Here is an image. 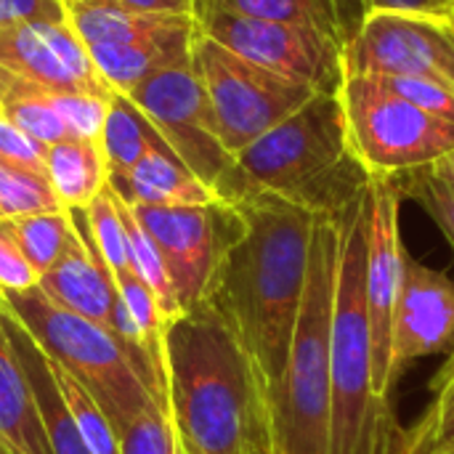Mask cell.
Returning a JSON list of instances; mask_svg holds the SVG:
<instances>
[{"mask_svg": "<svg viewBox=\"0 0 454 454\" xmlns=\"http://www.w3.org/2000/svg\"><path fill=\"white\" fill-rule=\"evenodd\" d=\"M120 454H181L176 431L162 407H146L120 434Z\"/></svg>", "mask_w": 454, "mask_h": 454, "instance_id": "33", "label": "cell"}, {"mask_svg": "<svg viewBox=\"0 0 454 454\" xmlns=\"http://www.w3.org/2000/svg\"><path fill=\"white\" fill-rule=\"evenodd\" d=\"M114 3L144 13H181V16H194V5H197V0H114Z\"/></svg>", "mask_w": 454, "mask_h": 454, "instance_id": "40", "label": "cell"}, {"mask_svg": "<svg viewBox=\"0 0 454 454\" xmlns=\"http://www.w3.org/2000/svg\"><path fill=\"white\" fill-rule=\"evenodd\" d=\"M128 98L154 122L173 154L205 181L221 202L234 205L245 194L237 157L226 152L215 112L192 64L165 69L144 80Z\"/></svg>", "mask_w": 454, "mask_h": 454, "instance_id": "9", "label": "cell"}, {"mask_svg": "<svg viewBox=\"0 0 454 454\" xmlns=\"http://www.w3.org/2000/svg\"><path fill=\"white\" fill-rule=\"evenodd\" d=\"M120 210H122L125 229H128L133 271H136V277L152 290V295L157 298V303H160L165 319L173 322V319L181 317L184 311H181V303H178L173 279H170V274H168V266H165V261H162V253H160V247L154 245V239L149 237V231L138 223V218L133 215L130 205H125V202L120 200Z\"/></svg>", "mask_w": 454, "mask_h": 454, "instance_id": "26", "label": "cell"}, {"mask_svg": "<svg viewBox=\"0 0 454 454\" xmlns=\"http://www.w3.org/2000/svg\"><path fill=\"white\" fill-rule=\"evenodd\" d=\"M51 101H53L56 112L64 117V122L74 138L101 141L112 98H101V96H90V93H51Z\"/></svg>", "mask_w": 454, "mask_h": 454, "instance_id": "34", "label": "cell"}, {"mask_svg": "<svg viewBox=\"0 0 454 454\" xmlns=\"http://www.w3.org/2000/svg\"><path fill=\"white\" fill-rule=\"evenodd\" d=\"M67 210L45 173L0 160V221Z\"/></svg>", "mask_w": 454, "mask_h": 454, "instance_id": "25", "label": "cell"}, {"mask_svg": "<svg viewBox=\"0 0 454 454\" xmlns=\"http://www.w3.org/2000/svg\"><path fill=\"white\" fill-rule=\"evenodd\" d=\"M402 197H412L444 231L454 250V181L447 178L436 165L415 168L394 176Z\"/></svg>", "mask_w": 454, "mask_h": 454, "instance_id": "30", "label": "cell"}, {"mask_svg": "<svg viewBox=\"0 0 454 454\" xmlns=\"http://www.w3.org/2000/svg\"><path fill=\"white\" fill-rule=\"evenodd\" d=\"M0 303L48 362L67 370L93 394L117 434L152 404L168 412V391L149 356L122 343L109 327L53 306L37 287L0 293Z\"/></svg>", "mask_w": 454, "mask_h": 454, "instance_id": "6", "label": "cell"}, {"mask_svg": "<svg viewBox=\"0 0 454 454\" xmlns=\"http://www.w3.org/2000/svg\"><path fill=\"white\" fill-rule=\"evenodd\" d=\"M165 380L181 454H242L269 423L253 362L207 303L168 322Z\"/></svg>", "mask_w": 454, "mask_h": 454, "instance_id": "2", "label": "cell"}, {"mask_svg": "<svg viewBox=\"0 0 454 454\" xmlns=\"http://www.w3.org/2000/svg\"><path fill=\"white\" fill-rule=\"evenodd\" d=\"M85 221H88L93 245L98 247L106 269L112 271V277H120L125 271H133V263H130V242H128L125 221H122V210H120V197L109 189V184L85 207Z\"/></svg>", "mask_w": 454, "mask_h": 454, "instance_id": "28", "label": "cell"}, {"mask_svg": "<svg viewBox=\"0 0 454 454\" xmlns=\"http://www.w3.org/2000/svg\"><path fill=\"white\" fill-rule=\"evenodd\" d=\"M64 21L67 8L64 0H0V27L19 21Z\"/></svg>", "mask_w": 454, "mask_h": 454, "instance_id": "39", "label": "cell"}, {"mask_svg": "<svg viewBox=\"0 0 454 454\" xmlns=\"http://www.w3.org/2000/svg\"><path fill=\"white\" fill-rule=\"evenodd\" d=\"M367 189L340 213V247L330 330L333 423L330 454L396 452L388 399L372 391V335L364 293Z\"/></svg>", "mask_w": 454, "mask_h": 454, "instance_id": "4", "label": "cell"}, {"mask_svg": "<svg viewBox=\"0 0 454 454\" xmlns=\"http://www.w3.org/2000/svg\"><path fill=\"white\" fill-rule=\"evenodd\" d=\"M0 444L16 454H51L29 380L13 348L0 306Z\"/></svg>", "mask_w": 454, "mask_h": 454, "instance_id": "20", "label": "cell"}, {"mask_svg": "<svg viewBox=\"0 0 454 454\" xmlns=\"http://www.w3.org/2000/svg\"><path fill=\"white\" fill-rule=\"evenodd\" d=\"M340 247V213L317 215L306 293L277 396L266 404L274 454H330V330Z\"/></svg>", "mask_w": 454, "mask_h": 454, "instance_id": "5", "label": "cell"}, {"mask_svg": "<svg viewBox=\"0 0 454 454\" xmlns=\"http://www.w3.org/2000/svg\"><path fill=\"white\" fill-rule=\"evenodd\" d=\"M388 454H407V447H404V450H396V452H388Z\"/></svg>", "mask_w": 454, "mask_h": 454, "instance_id": "44", "label": "cell"}, {"mask_svg": "<svg viewBox=\"0 0 454 454\" xmlns=\"http://www.w3.org/2000/svg\"><path fill=\"white\" fill-rule=\"evenodd\" d=\"M106 184L128 205L192 207L221 202L218 194L205 181H200L173 152H149L128 173L109 176Z\"/></svg>", "mask_w": 454, "mask_h": 454, "instance_id": "18", "label": "cell"}, {"mask_svg": "<svg viewBox=\"0 0 454 454\" xmlns=\"http://www.w3.org/2000/svg\"><path fill=\"white\" fill-rule=\"evenodd\" d=\"M436 402L407 439V454H444L454 442V356L436 380Z\"/></svg>", "mask_w": 454, "mask_h": 454, "instance_id": "32", "label": "cell"}, {"mask_svg": "<svg viewBox=\"0 0 454 454\" xmlns=\"http://www.w3.org/2000/svg\"><path fill=\"white\" fill-rule=\"evenodd\" d=\"M45 173L67 210L88 207L109 181L101 141L90 138H67L48 146Z\"/></svg>", "mask_w": 454, "mask_h": 454, "instance_id": "22", "label": "cell"}, {"mask_svg": "<svg viewBox=\"0 0 454 454\" xmlns=\"http://www.w3.org/2000/svg\"><path fill=\"white\" fill-rule=\"evenodd\" d=\"M8 93H90L117 90L96 69L88 45L64 21H19L0 27V96Z\"/></svg>", "mask_w": 454, "mask_h": 454, "instance_id": "13", "label": "cell"}, {"mask_svg": "<svg viewBox=\"0 0 454 454\" xmlns=\"http://www.w3.org/2000/svg\"><path fill=\"white\" fill-rule=\"evenodd\" d=\"M0 112L19 125L24 133H29L35 141L53 146L59 141L74 138L64 122V117L56 112L51 93H8L0 96Z\"/></svg>", "mask_w": 454, "mask_h": 454, "instance_id": "31", "label": "cell"}, {"mask_svg": "<svg viewBox=\"0 0 454 454\" xmlns=\"http://www.w3.org/2000/svg\"><path fill=\"white\" fill-rule=\"evenodd\" d=\"M436 168H439L447 178H452L454 181V152L452 154H447L444 160H439V162H436Z\"/></svg>", "mask_w": 454, "mask_h": 454, "instance_id": "42", "label": "cell"}, {"mask_svg": "<svg viewBox=\"0 0 454 454\" xmlns=\"http://www.w3.org/2000/svg\"><path fill=\"white\" fill-rule=\"evenodd\" d=\"M197 32L200 29L192 16L168 32H160L136 43H125V45H93L88 51H90L96 69L112 85V90L128 96L152 74L192 64V48H194Z\"/></svg>", "mask_w": 454, "mask_h": 454, "instance_id": "17", "label": "cell"}, {"mask_svg": "<svg viewBox=\"0 0 454 454\" xmlns=\"http://www.w3.org/2000/svg\"><path fill=\"white\" fill-rule=\"evenodd\" d=\"M343 74L418 77L454 90V19L407 11L364 16L343 45Z\"/></svg>", "mask_w": 454, "mask_h": 454, "instance_id": "11", "label": "cell"}, {"mask_svg": "<svg viewBox=\"0 0 454 454\" xmlns=\"http://www.w3.org/2000/svg\"><path fill=\"white\" fill-rule=\"evenodd\" d=\"M237 168L245 197L271 192L317 215L343 213L370 181L367 168L348 146L338 90L314 93L298 112L242 149Z\"/></svg>", "mask_w": 454, "mask_h": 454, "instance_id": "3", "label": "cell"}, {"mask_svg": "<svg viewBox=\"0 0 454 454\" xmlns=\"http://www.w3.org/2000/svg\"><path fill=\"white\" fill-rule=\"evenodd\" d=\"M402 192L394 176L370 173L367 181V263L364 293L372 335V391L378 399H388L394 386L391 375V338L394 314L402 290L404 245L399 234Z\"/></svg>", "mask_w": 454, "mask_h": 454, "instance_id": "14", "label": "cell"}, {"mask_svg": "<svg viewBox=\"0 0 454 454\" xmlns=\"http://www.w3.org/2000/svg\"><path fill=\"white\" fill-rule=\"evenodd\" d=\"M234 207L242 231L223 253L205 303L245 348L269 404L290 356L317 213L271 192H250Z\"/></svg>", "mask_w": 454, "mask_h": 454, "instance_id": "1", "label": "cell"}, {"mask_svg": "<svg viewBox=\"0 0 454 454\" xmlns=\"http://www.w3.org/2000/svg\"><path fill=\"white\" fill-rule=\"evenodd\" d=\"M343 16L348 21L351 37L375 11H407V13H431V16H454V0H340Z\"/></svg>", "mask_w": 454, "mask_h": 454, "instance_id": "37", "label": "cell"}, {"mask_svg": "<svg viewBox=\"0 0 454 454\" xmlns=\"http://www.w3.org/2000/svg\"><path fill=\"white\" fill-rule=\"evenodd\" d=\"M3 314H5V327H8V335L13 340V348H16L19 362L24 367V375L29 380L32 399H35L37 415L43 420L51 454H93L88 450L85 439L80 436V431H77V426H74V420L69 415V407H67V402L61 399V394L56 388L48 359L43 356L37 343L29 338V333L5 309H3Z\"/></svg>", "mask_w": 454, "mask_h": 454, "instance_id": "19", "label": "cell"}, {"mask_svg": "<svg viewBox=\"0 0 454 454\" xmlns=\"http://www.w3.org/2000/svg\"><path fill=\"white\" fill-rule=\"evenodd\" d=\"M64 3H74V0H64Z\"/></svg>", "mask_w": 454, "mask_h": 454, "instance_id": "46", "label": "cell"}, {"mask_svg": "<svg viewBox=\"0 0 454 454\" xmlns=\"http://www.w3.org/2000/svg\"><path fill=\"white\" fill-rule=\"evenodd\" d=\"M192 67L215 112L221 141L234 157L319 93L237 56L202 32L194 37Z\"/></svg>", "mask_w": 454, "mask_h": 454, "instance_id": "8", "label": "cell"}, {"mask_svg": "<svg viewBox=\"0 0 454 454\" xmlns=\"http://www.w3.org/2000/svg\"><path fill=\"white\" fill-rule=\"evenodd\" d=\"M242 454H274V444H271V423H263L253 439L247 442V447L242 450Z\"/></svg>", "mask_w": 454, "mask_h": 454, "instance_id": "41", "label": "cell"}, {"mask_svg": "<svg viewBox=\"0 0 454 454\" xmlns=\"http://www.w3.org/2000/svg\"><path fill=\"white\" fill-rule=\"evenodd\" d=\"M454 346V279L436 271L412 255H404L402 290L394 314L391 338V375L404 364L436 354H447Z\"/></svg>", "mask_w": 454, "mask_h": 454, "instance_id": "15", "label": "cell"}, {"mask_svg": "<svg viewBox=\"0 0 454 454\" xmlns=\"http://www.w3.org/2000/svg\"><path fill=\"white\" fill-rule=\"evenodd\" d=\"M48 364H51L56 388L61 394V399L67 402L69 415H72L80 436L85 439L88 450L93 454H120V436H117L112 420L104 415L101 404L93 399V394L80 380H74L67 370H61L59 364H53V362H48Z\"/></svg>", "mask_w": 454, "mask_h": 454, "instance_id": "27", "label": "cell"}, {"mask_svg": "<svg viewBox=\"0 0 454 454\" xmlns=\"http://www.w3.org/2000/svg\"><path fill=\"white\" fill-rule=\"evenodd\" d=\"M69 215L74 223V237L59 255V261L45 274H40L37 290L53 306L109 327L117 303L114 277L106 269L98 247L93 245L85 207H74L69 210Z\"/></svg>", "mask_w": 454, "mask_h": 454, "instance_id": "16", "label": "cell"}, {"mask_svg": "<svg viewBox=\"0 0 454 454\" xmlns=\"http://www.w3.org/2000/svg\"><path fill=\"white\" fill-rule=\"evenodd\" d=\"M45 157H48V146L35 141L29 133H24L19 125H13L0 112V160H8V162L45 173Z\"/></svg>", "mask_w": 454, "mask_h": 454, "instance_id": "38", "label": "cell"}, {"mask_svg": "<svg viewBox=\"0 0 454 454\" xmlns=\"http://www.w3.org/2000/svg\"><path fill=\"white\" fill-rule=\"evenodd\" d=\"M447 452H454V442H452V447H450V450H447Z\"/></svg>", "mask_w": 454, "mask_h": 454, "instance_id": "45", "label": "cell"}, {"mask_svg": "<svg viewBox=\"0 0 454 454\" xmlns=\"http://www.w3.org/2000/svg\"><path fill=\"white\" fill-rule=\"evenodd\" d=\"M67 21L74 27L80 40L93 45H125L178 27L192 16L181 13H144L125 8L114 0H74L64 3Z\"/></svg>", "mask_w": 454, "mask_h": 454, "instance_id": "21", "label": "cell"}, {"mask_svg": "<svg viewBox=\"0 0 454 454\" xmlns=\"http://www.w3.org/2000/svg\"><path fill=\"white\" fill-rule=\"evenodd\" d=\"M223 3L247 16L322 29L325 35L335 37L340 45L351 40V29L343 16L340 0H223Z\"/></svg>", "mask_w": 454, "mask_h": 454, "instance_id": "24", "label": "cell"}, {"mask_svg": "<svg viewBox=\"0 0 454 454\" xmlns=\"http://www.w3.org/2000/svg\"><path fill=\"white\" fill-rule=\"evenodd\" d=\"M378 77V74H372ZM388 90L399 93L402 98H407L410 104L420 106L428 114H436L442 120L454 122V90L428 82V80H418V77H378Z\"/></svg>", "mask_w": 454, "mask_h": 454, "instance_id": "36", "label": "cell"}, {"mask_svg": "<svg viewBox=\"0 0 454 454\" xmlns=\"http://www.w3.org/2000/svg\"><path fill=\"white\" fill-rule=\"evenodd\" d=\"M11 223L24 255L29 258L37 274H45L74 237V223L69 210L24 215V218H13Z\"/></svg>", "mask_w": 454, "mask_h": 454, "instance_id": "29", "label": "cell"}, {"mask_svg": "<svg viewBox=\"0 0 454 454\" xmlns=\"http://www.w3.org/2000/svg\"><path fill=\"white\" fill-rule=\"evenodd\" d=\"M40 274L24 255L11 221H0V293L35 290Z\"/></svg>", "mask_w": 454, "mask_h": 454, "instance_id": "35", "label": "cell"}, {"mask_svg": "<svg viewBox=\"0 0 454 454\" xmlns=\"http://www.w3.org/2000/svg\"><path fill=\"white\" fill-rule=\"evenodd\" d=\"M194 21L202 35L277 74L317 90L343 82V45L322 29L247 16L223 0H197Z\"/></svg>", "mask_w": 454, "mask_h": 454, "instance_id": "10", "label": "cell"}, {"mask_svg": "<svg viewBox=\"0 0 454 454\" xmlns=\"http://www.w3.org/2000/svg\"><path fill=\"white\" fill-rule=\"evenodd\" d=\"M452 19H454V16H452Z\"/></svg>", "mask_w": 454, "mask_h": 454, "instance_id": "47", "label": "cell"}, {"mask_svg": "<svg viewBox=\"0 0 454 454\" xmlns=\"http://www.w3.org/2000/svg\"><path fill=\"white\" fill-rule=\"evenodd\" d=\"M338 96L348 146L367 173L399 176L454 152V122L423 112L372 74H343Z\"/></svg>", "mask_w": 454, "mask_h": 454, "instance_id": "7", "label": "cell"}, {"mask_svg": "<svg viewBox=\"0 0 454 454\" xmlns=\"http://www.w3.org/2000/svg\"><path fill=\"white\" fill-rule=\"evenodd\" d=\"M101 149L106 157L109 176L128 173L149 152H173L154 122L125 96L114 93L101 133Z\"/></svg>", "mask_w": 454, "mask_h": 454, "instance_id": "23", "label": "cell"}, {"mask_svg": "<svg viewBox=\"0 0 454 454\" xmlns=\"http://www.w3.org/2000/svg\"><path fill=\"white\" fill-rule=\"evenodd\" d=\"M130 210L160 247L181 311L205 303L223 253L242 231V215L237 207L229 202H213L192 207L130 205Z\"/></svg>", "mask_w": 454, "mask_h": 454, "instance_id": "12", "label": "cell"}, {"mask_svg": "<svg viewBox=\"0 0 454 454\" xmlns=\"http://www.w3.org/2000/svg\"><path fill=\"white\" fill-rule=\"evenodd\" d=\"M0 454H16V452H13V450H8L5 444H0Z\"/></svg>", "mask_w": 454, "mask_h": 454, "instance_id": "43", "label": "cell"}]
</instances>
